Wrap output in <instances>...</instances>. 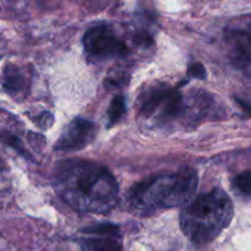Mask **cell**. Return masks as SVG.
<instances>
[{
  "instance_id": "cell-1",
  "label": "cell",
  "mask_w": 251,
  "mask_h": 251,
  "mask_svg": "<svg viewBox=\"0 0 251 251\" xmlns=\"http://www.w3.org/2000/svg\"><path fill=\"white\" fill-rule=\"evenodd\" d=\"M56 193L74 210L107 213L118 201V183L105 167L83 159L59 162L54 173Z\"/></svg>"
},
{
  "instance_id": "cell-2",
  "label": "cell",
  "mask_w": 251,
  "mask_h": 251,
  "mask_svg": "<svg viewBox=\"0 0 251 251\" xmlns=\"http://www.w3.org/2000/svg\"><path fill=\"white\" fill-rule=\"evenodd\" d=\"M198 185L199 176L194 169L151 176L130 189L127 202L132 212L147 216L183 206L194 198Z\"/></svg>"
},
{
  "instance_id": "cell-3",
  "label": "cell",
  "mask_w": 251,
  "mask_h": 251,
  "mask_svg": "<svg viewBox=\"0 0 251 251\" xmlns=\"http://www.w3.org/2000/svg\"><path fill=\"white\" fill-rule=\"evenodd\" d=\"M233 215L234 207L228 194L216 188L184 203L179 221L186 238L200 247L213 242L229 226Z\"/></svg>"
},
{
  "instance_id": "cell-4",
  "label": "cell",
  "mask_w": 251,
  "mask_h": 251,
  "mask_svg": "<svg viewBox=\"0 0 251 251\" xmlns=\"http://www.w3.org/2000/svg\"><path fill=\"white\" fill-rule=\"evenodd\" d=\"M188 109L183 93L166 86L150 88L140 98V113L158 124H168L180 119Z\"/></svg>"
},
{
  "instance_id": "cell-5",
  "label": "cell",
  "mask_w": 251,
  "mask_h": 251,
  "mask_svg": "<svg viewBox=\"0 0 251 251\" xmlns=\"http://www.w3.org/2000/svg\"><path fill=\"white\" fill-rule=\"evenodd\" d=\"M83 48L88 59L95 63L112 60L124 56L127 47L110 26H96L83 36Z\"/></svg>"
},
{
  "instance_id": "cell-6",
  "label": "cell",
  "mask_w": 251,
  "mask_h": 251,
  "mask_svg": "<svg viewBox=\"0 0 251 251\" xmlns=\"http://www.w3.org/2000/svg\"><path fill=\"white\" fill-rule=\"evenodd\" d=\"M226 43L232 63L251 76V24L227 28Z\"/></svg>"
},
{
  "instance_id": "cell-7",
  "label": "cell",
  "mask_w": 251,
  "mask_h": 251,
  "mask_svg": "<svg viewBox=\"0 0 251 251\" xmlns=\"http://www.w3.org/2000/svg\"><path fill=\"white\" fill-rule=\"evenodd\" d=\"M97 135V125L90 120L74 119L63 130L56 141L55 150L64 152L80 151L91 144Z\"/></svg>"
},
{
  "instance_id": "cell-8",
  "label": "cell",
  "mask_w": 251,
  "mask_h": 251,
  "mask_svg": "<svg viewBox=\"0 0 251 251\" xmlns=\"http://www.w3.org/2000/svg\"><path fill=\"white\" fill-rule=\"evenodd\" d=\"M2 87L10 96H26L29 87L28 76L20 66L7 64L2 73Z\"/></svg>"
},
{
  "instance_id": "cell-9",
  "label": "cell",
  "mask_w": 251,
  "mask_h": 251,
  "mask_svg": "<svg viewBox=\"0 0 251 251\" xmlns=\"http://www.w3.org/2000/svg\"><path fill=\"white\" fill-rule=\"evenodd\" d=\"M81 242L82 248L88 250H114L120 248L118 235H100V238L93 237Z\"/></svg>"
},
{
  "instance_id": "cell-10",
  "label": "cell",
  "mask_w": 251,
  "mask_h": 251,
  "mask_svg": "<svg viewBox=\"0 0 251 251\" xmlns=\"http://www.w3.org/2000/svg\"><path fill=\"white\" fill-rule=\"evenodd\" d=\"M125 112H126V104H125L124 97L123 96H115L107 110V119L109 126L120 122L122 118L124 117Z\"/></svg>"
},
{
  "instance_id": "cell-11",
  "label": "cell",
  "mask_w": 251,
  "mask_h": 251,
  "mask_svg": "<svg viewBox=\"0 0 251 251\" xmlns=\"http://www.w3.org/2000/svg\"><path fill=\"white\" fill-rule=\"evenodd\" d=\"M81 232L91 235H119V228L110 223H103V225L83 228Z\"/></svg>"
},
{
  "instance_id": "cell-12",
  "label": "cell",
  "mask_w": 251,
  "mask_h": 251,
  "mask_svg": "<svg viewBox=\"0 0 251 251\" xmlns=\"http://www.w3.org/2000/svg\"><path fill=\"white\" fill-rule=\"evenodd\" d=\"M234 186L238 191L251 196V171L243 172L234 178Z\"/></svg>"
},
{
  "instance_id": "cell-13",
  "label": "cell",
  "mask_w": 251,
  "mask_h": 251,
  "mask_svg": "<svg viewBox=\"0 0 251 251\" xmlns=\"http://www.w3.org/2000/svg\"><path fill=\"white\" fill-rule=\"evenodd\" d=\"M188 76L194 78H202L206 77V70H205V66L202 65L201 63H195V64H191L188 69Z\"/></svg>"
},
{
  "instance_id": "cell-14",
  "label": "cell",
  "mask_w": 251,
  "mask_h": 251,
  "mask_svg": "<svg viewBox=\"0 0 251 251\" xmlns=\"http://www.w3.org/2000/svg\"><path fill=\"white\" fill-rule=\"evenodd\" d=\"M53 115L50 114V113H42L41 115L38 117V119H37V122H38V125L39 126H42L43 129H46V127H49L51 126V124H53Z\"/></svg>"
},
{
  "instance_id": "cell-15",
  "label": "cell",
  "mask_w": 251,
  "mask_h": 251,
  "mask_svg": "<svg viewBox=\"0 0 251 251\" xmlns=\"http://www.w3.org/2000/svg\"><path fill=\"white\" fill-rule=\"evenodd\" d=\"M237 102L239 103L240 107H242L243 109H244L245 112L248 113V114L251 115V104H250V103L245 102V100H239V98H237Z\"/></svg>"
},
{
  "instance_id": "cell-16",
  "label": "cell",
  "mask_w": 251,
  "mask_h": 251,
  "mask_svg": "<svg viewBox=\"0 0 251 251\" xmlns=\"http://www.w3.org/2000/svg\"><path fill=\"white\" fill-rule=\"evenodd\" d=\"M4 168H5L4 161H2V159H1V157H0V172H2V171H4Z\"/></svg>"
}]
</instances>
